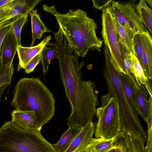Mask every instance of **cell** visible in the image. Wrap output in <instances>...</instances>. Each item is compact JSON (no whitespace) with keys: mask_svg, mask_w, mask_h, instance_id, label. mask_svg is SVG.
<instances>
[{"mask_svg":"<svg viewBox=\"0 0 152 152\" xmlns=\"http://www.w3.org/2000/svg\"><path fill=\"white\" fill-rule=\"evenodd\" d=\"M58 53L62 82L71 108L67 125L69 128L82 127L92 121L96 115L98 91L91 80H83L82 69L84 61L79 62L65 38L59 46Z\"/></svg>","mask_w":152,"mask_h":152,"instance_id":"obj_1","label":"cell"},{"mask_svg":"<svg viewBox=\"0 0 152 152\" xmlns=\"http://www.w3.org/2000/svg\"><path fill=\"white\" fill-rule=\"evenodd\" d=\"M43 10L54 16L68 44L74 54L85 57L89 50L101 52L103 40L98 37L94 20L80 9H69L65 14L58 12L54 6L43 5Z\"/></svg>","mask_w":152,"mask_h":152,"instance_id":"obj_2","label":"cell"},{"mask_svg":"<svg viewBox=\"0 0 152 152\" xmlns=\"http://www.w3.org/2000/svg\"><path fill=\"white\" fill-rule=\"evenodd\" d=\"M55 100L53 95L39 77L23 78L15 86L10 105L16 109L34 112L39 127L53 117Z\"/></svg>","mask_w":152,"mask_h":152,"instance_id":"obj_3","label":"cell"},{"mask_svg":"<svg viewBox=\"0 0 152 152\" xmlns=\"http://www.w3.org/2000/svg\"><path fill=\"white\" fill-rule=\"evenodd\" d=\"M105 64L103 70L107 82L108 93L117 99L120 113L121 132L136 135L145 141L146 133L138 116L132 111L124 93L120 80L118 72L113 66L107 47L104 48Z\"/></svg>","mask_w":152,"mask_h":152,"instance_id":"obj_4","label":"cell"},{"mask_svg":"<svg viewBox=\"0 0 152 152\" xmlns=\"http://www.w3.org/2000/svg\"><path fill=\"white\" fill-rule=\"evenodd\" d=\"M0 152H57L40 131L23 129L12 121L0 128Z\"/></svg>","mask_w":152,"mask_h":152,"instance_id":"obj_5","label":"cell"},{"mask_svg":"<svg viewBox=\"0 0 152 152\" xmlns=\"http://www.w3.org/2000/svg\"><path fill=\"white\" fill-rule=\"evenodd\" d=\"M101 106L96 109L98 119L94 131L96 138L111 139L121 132L120 113L116 98L108 93L101 97Z\"/></svg>","mask_w":152,"mask_h":152,"instance_id":"obj_6","label":"cell"},{"mask_svg":"<svg viewBox=\"0 0 152 152\" xmlns=\"http://www.w3.org/2000/svg\"><path fill=\"white\" fill-rule=\"evenodd\" d=\"M111 5L103 9L102 13L101 34L105 45L107 47L111 61L118 72L126 75L121 57L120 43L113 18L110 11Z\"/></svg>","mask_w":152,"mask_h":152,"instance_id":"obj_7","label":"cell"},{"mask_svg":"<svg viewBox=\"0 0 152 152\" xmlns=\"http://www.w3.org/2000/svg\"><path fill=\"white\" fill-rule=\"evenodd\" d=\"M110 11L113 18L136 34H142L148 31L137 13L134 4H121L113 0Z\"/></svg>","mask_w":152,"mask_h":152,"instance_id":"obj_8","label":"cell"},{"mask_svg":"<svg viewBox=\"0 0 152 152\" xmlns=\"http://www.w3.org/2000/svg\"><path fill=\"white\" fill-rule=\"evenodd\" d=\"M12 121L20 128L28 131H40L33 111L15 109L11 113Z\"/></svg>","mask_w":152,"mask_h":152,"instance_id":"obj_9","label":"cell"},{"mask_svg":"<svg viewBox=\"0 0 152 152\" xmlns=\"http://www.w3.org/2000/svg\"><path fill=\"white\" fill-rule=\"evenodd\" d=\"M52 37L48 36L45 38L39 44L34 46L24 47L18 46L17 51L19 58L18 70L24 69L30 61L41 52L49 43Z\"/></svg>","mask_w":152,"mask_h":152,"instance_id":"obj_10","label":"cell"},{"mask_svg":"<svg viewBox=\"0 0 152 152\" xmlns=\"http://www.w3.org/2000/svg\"><path fill=\"white\" fill-rule=\"evenodd\" d=\"M0 62L4 66L8 67L12 64V61L18 46L12 24L11 29L5 36L2 43Z\"/></svg>","mask_w":152,"mask_h":152,"instance_id":"obj_11","label":"cell"},{"mask_svg":"<svg viewBox=\"0 0 152 152\" xmlns=\"http://www.w3.org/2000/svg\"><path fill=\"white\" fill-rule=\"evenodd\" d=\"M115 138L123 146L125 152H148L144 147L145 141L136 135L120 132Z\"/></svg>","mask_w":152,"mask_h":152,"instance_id":"obj_12","label":"cell"},{"mask_svg":"<svg viewBox=\"0 0 152 152\" xmlns=\"http://www.w3.org/2000/svg\"><path fill=\"white\" fill-rule=\"evenodd\" d=\"M55 43L50 47H45L41 51V60L44 74L46 73L51 61L58 57V49L63 41L64 35L61 29L59 28L58 31L54 33Z\"/></svg>","mask_w":152,"mask_h":152,"instance_id":"obj_13","label":"cell"},{"mask_svg":"<svg viewBox=\"0 0 152 152\" xmlns=\"http://www.w3.org/2000/svg\"><path fill=\"white\" fill-rule=\"evenodd\" d=\"M94 124L93 121L88 122L82 127L79 133L64 152H77L89 143L94 134Z\"/></svg>","mask_w":152,"mask_h":152,"instance_id":"obj_14","label":"cell"},{"mask_svg":"<svg viewBox=\"0 0 152 152\" xmlns=\"http://www.w3.org/2000/svg\"><path fill=\"white\" fill-rule=\"evenodd\" d=\"M118 75L124 93L131 109L134 114L138 117L136 88L127 75L118 72Z\"/></svg>","mask_w":152,"mask_h":152,"instance_id":"obj_15","label":"cell"},{"mask_svg":"<svg viewBox=\"0 0 152 152\" xmlns=\"http://www.w3.org/2000/svg\"><path fill=\"white\" fill-rule=\"evenodd\" d=\"M138 113L146 123L150 112L152 111V97L147 99L148 93L144 85L136 88Z\"/></svg>","mask_w":152,"mask_h":152,"instance_id":"obj_16","label":"cell"},{"mask_svg":"<svg viewBox=\"0 0 152 152\" xmlns=\"http://www.w3.org/2000/svg\"><path fill=\"white\" fill-rule=\"evenodd\" d=\"M40 0H14L13 5L9 12L0 20V24L27 12H30L40 1Z\"/></svg>","mask_w":152,"mask_h":152,"instance_id":"obj_17","label":"cell"},{"mask_svg":"<svg viewBox=\"0 0 152 152\" xmlns=\"http://www.w3.org/2000/svg\"><path fill=\"white\" fill-rule=\"evenodd\" d=\"M145 75L152 79V39L148 31L141 34Z\"/></svg>","mask_w":152,"mask_h":152,"instance_id":"obj_18","label":"cell"},{"mask_svg":"<svg viewBox=\"0 0 152 152\" xmlns=\"http://www.w3.org/2000/svg\"><path fill=\"white\" fill-rule=\"evenodd\" d=\"M113 19L120 43L135 55L134 39L136 34L132 30L121 25Z\"/></svg>","mask_w":152,"mask_h":152,"instance_id":"obj_19","label":"cell"},{"mask_svg":"<svg viewBox=\"0 0 152 152\" xmlns=\"http://www.w3.org/2000/svg\"><path fill=\"white\" fill-rule=\"evenodd\" d=\"M29 14L31 19L32 32V41L30 46L32 47L36 39H40L44 33L51 32L52 31L46 27L36 10H32Z\"/></svg>","mask_w":152,"mask_h":152,"instance_id":"obj_20","label":"cell"},{"mask_svg":"<svg viewBox=\"0 0 152 152\" xmlns=\"http://www.w3.org/2000/svg\"><path fill=\"white\" fill-rule=\"evenodd\" d=\"M82 128L76 126L69 128L57 143L52 144L57 152H64L80 132Z\"/></svg>","mask_w":152,"mask_h":152,"instance_id":"obj_21","label":"cell"},{"mask_svg":"<svg viewBox=\"0 0 152 152\" xmlns=\"http://www.w3.org/2000/svg\"><path fill=\"white\" fill-rule=\"evenodd\" d=\"M115 137L111 139L92 138L88 146L91 152H108L115 148Z\"/></svg>","mask_w":152,"mask_h":152,"instance_id":"obj_22","label":"cell"},{"mask_svg":"<svg viewBox=\"0 0 152 152\" xmlns=\"http://www.w3.org/2000/svg\"><path fill=\"white\" fill-rule=\"evenodd\" d=\"M120 48L121 57L126 73V75L132 82L135 87L138 88L142 84L139 82L134 73L132 67L130 52L120 43Z\"/></svg>","mask_w":152,"mask_h":152,"instance_id":"obj_23","label":"cell"},{"mask_svg":"<svg viewBox=\"0 0 152 152\" xmlns=\"http://www.w3.org/2000/svg\"><path fill=\"white\" fill-rule=\"evenodd\" d=\"M136 9L143 24L152 34V10L144 0H140Z\"/></svg>","mask_w":152,"mask_h":152,"instance_id":"obj_24","label":"cell"},{"mask_svg":"<svg viewBox=\"0 0 152 152\" xmlns=\"http://www.w3.org/2000/svg\"><path fill=\"white\" fill-rule=\"evenodd\" d=\"M30 12L19 15L11 21L12 26L17 40L18 46L21 44V33L22 29L28 20V14Z\"/></svg>","mask_w":152,"mask_h":152,"instance_id":"obj_25","label":"cell"},{"mask_svg":"<svg viewBox=\"0 0 152 152\" xmlns=\"http://www.w3.org/2000/svg\"><path fill=\"white\" fill-rule=\"evenodd\" d=\"M130 55L134 75L140 83L144 85L147 78L136 56L130 52Z\"/></svg>","mask_w":152,"mask_h":152,"instance_id":"obj_26","label":"cell"},{"mask_svg":"<svg viewBox=\"0 0 152 152\" xmlns=\"http://www.w3.org/2000/svg\"><path fill=\"white\" fill-rule=\"evenodd\" d=\"M14 71L13 64L9 67H6L0 62V87L6 83L10 84Z\"/></svg>","mask_w":152,"mask_h":152,"instance_id":"obj_27","label":"cell"},{"mask_svg":"<svg viewBox=\"0 0 152 152\" xmlns=\"http://www.w3.org/2000/svg\"><path fill=\"white\" fill-rule=\"evenodd\" d=\"M134 45L135 56L140 63L145 73V70L143 59L141 34H136L135 35L134 39Z\"/></svg>","mask_w":152,"mask_h":152,"instance_id":"obj_28","label":"cell"},{"mask_svg":"<svg viewBox=\"0 0 152 152\" xmlns=\"http://www.w3.org/2000/svg\"><path fill=\"white\" fill-rule=\"evenodd\" d=\"M148 125V137L145 147L148 152L152 151V115H150L147 122Z\"/></svg>","mask_w":152,"mask_h":152,"instance_id":"obj_29","label":"cell"},{"mask_svg":"<svg viewBox=\"0 0 152 152\" xmlns=\"http://www.w3.org/2000/svg\"><path fill=\"white\" fill-rule=\"evenodd\" d=\"M41 60V52L33 58L24 68L27 74L32 72Z\"/></svg>","mask_w":152,"mask_h":152,"instance_id":"obj_30","label":"cell"},{"mask_svg":"<svg viewBox=\"0 0 152 152\" xmlns=\"http://www.w3.org/2000/svg\"><path fill=\"white\" fill-rule=\"evenodd\" d=\"M12 26L11 21H8L0 26V59L1 57V51L3 41Z\"/></svg>","mask_w":152,"mask_h":152,"instance_id":"obj_31","label":"cell"},{"mask_svg":"<svg viewBox=\"0 0 152 152\" xmlns=\"http://www.w3.org/2000/svg\"><path fill=\"white\" fill-rule=\"evenodd\" d=\"M113 0H92V1L94 7L96 9L102 10L108 5H111Z\"/></svg>","mask_w":152,"mask_h":152,"instance_id":"obj_32","label":"cell"},{"mask_svg":"<svg viewBox=\"0 0 152 152\" xmlns=\"http://www.w3.org/2000/svg\"><path fill=\"white\" fill-rule=\"evenodd\" d=\"M13 1L12 0L10 2L0 7V20L3 19L11 9L13 5Z\"/></svg>","mask_w":152,"mask_h":152,"instance_id":"obj_33","label":"cell"},{"mask_svg":"<svg viewBox=\"0 0 152 152\" xmlns=\"http://www.w3.org/2000/svg\"><path fill=\"white\" fill-rule=\"evenodd\" d=\"M144 85L145 88L148 94H149L150 96L152 97V79L147 78L146 80V83Z\"/></svg>","mask_w":152,"mask_h":152,"instance_id":"obj_34","label":"cell"},{"mask_svg":"<svg viewBox=\"0 0 152 152\" xmlns=\"http://www.w3.org/2000/svg\"><path fill=\"white\" fill-rule=\"evenodd\" d=\"M115 141L114 142V145L115 148V149L117 152H125L124 148L122 145L120 143L117 141L115 137Z\"/></svg>","mask_w":152,"mask_h":152,"instance_id":"obj_35","label":"cell"},{"mask_svg":"<svg viewBox=\"0 0 152 152\" xmlns=\"http://www.w3.org/2000/svg\"><path fill=\"white\" fill-rule=\"evenodd\" d=\"M10 84L9 83H6L2 86L0 87V99L1 96L4 91L6 88L8 86L10 85Z\"/></svg>","mask_w":152,"mask_h":152,"instance_id":"obj_36","label":"cell"},{"mask_svg":"<svg viewBox=\"0 0 152 152\" xmlns=\"http://www.w3.org/2000/svg\"><path fill=\"white\" fill-rule=\"evenodd\" d=\"M12 0H0V7L10 2Z\"/></svg>","mask_w":152,"mask_h":152,"instance_id":"obj_37","label":"cell"},{"mask_svg":"<svg viewBox=\"0 0 152 152\" xmlns=\"http://www.w3.org/2000/svg\"><path fill=\"white\" fill-rule=\"evenodd\" d=\"M145 1L150 5L151 7H152V0H146Z\"/></svg>","mask_w":152,"mask_h":152,"instance_id":"obj_38","label":"cell"},{"mask_svg":"<svg viewBox=\"0 0 152 152\" xmlns=\"http://www.w3.org/2000/svg\"><path fill=\"white\" fill-rule=\"evenodd\" d=\"M108 152H117L114 149H113L109 151Z\"/></svg>","mask_w":152,"mask_h":152,"instance_id":"obj_39","label":"cell"},{"mask_svg":"<svg viewBox=\"0 0 152 152\" xmlns=\"http://www.w3.org/2000/svg\"><path fill=\"white\" fill-rule=\"evenodd\" d=\"M2 25H0V26Z\"/></svg>","mask_w":152,"mask_h":152,"instance_id":"obj_40","label":"cell"},{"mask_svg":"<svg viewBox=\"0 0 152 152\" xmlns=\"http://www.w3.org/2000/svg\"><path fill=\"white\" fill-rule=\"evenodd\" d=\"M149 152H152V151H151Z\"/></svg>","mask_w":152,"mask_h":152,"instance_id":"obj_41","label":"cell"}]
</instances>
